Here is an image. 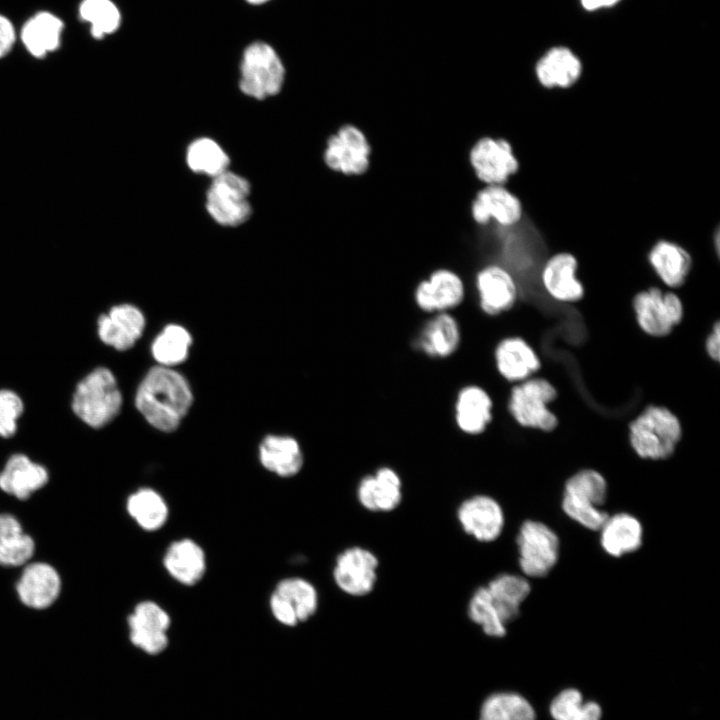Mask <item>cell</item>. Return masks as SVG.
<instances>
[{
	"label": "cell",
	"mask_w": 720,
	"mask_h": 720,
	"mask_svg": "<svg viewBox=\"0 0 720 720\" xmlns=\"http://www.w3.org/2000/svg\"><path fill=\"white\" fill-rule=\"evenodd\" d=\"M34 552V539L23 531L0 544V566H25L32 559Z\"/></svg>",
	"instance_id": "42"
},
{
	"label": "cell",
	"mask_w": 720,
	"mask_h": 720,
	"mask_svg": "<svg viewBox=\"0 0 720 720\" xmlns=\"http://www.w3.org/2000/svg\"><path fill=\"white\" fill-rule=\"evenodd\" d=\"M474 293L479 310L496 317L513 308L518 285L509 270L499 264H486L474 275Z\"/></svg>",
	"instance_id": "15"
},
{
	"label": "cell",
	"mask_w": 720,
	"mask_h": 720,
	"mask_svg": "<svg viewBox=\"0 0 720 720\" xmlns=\"http://www.w3.org/2000/svg\"><path fill=\"white\" fill-rule=\"evenodd\" d=\"M720 327L719 323L716 322L713 330L708 335L705 343V349L709 357L714 360H719V354H720Z\"/></svg>",
	"instance_id": "45"
},
{
	"label": "cell",
	"mask_w": 720,
	"mask_h": 720,
	"mask_svg": "<svg viewBox=\"0 0 720 720\" xmlns=\"http://www.w3.org/2000/svg\"><path fill=\"white\" fill-rule=\"evenodd\" d=\"M493 409V398L489 391L480 384L467 383L457 390L454 397V425L465 436H479L491 424Z\"/></svg>",
	"instance_id": "20"
},
{
	"label": "cell",
	"mask_w": 720,
	"mask_h": 720,
	"mask_svg": "<svg viewBox=\"0 0 720 720\" xmlns=\"http://www.w3.org/2000/svg\"><path fill=\"white\" fill-rule=\"evenodd\" d=\"M131 643L149 655L163 652L169 642L171 619L165 609L154 601L139 602L128 616Z\"/></svg>",
	"instance_id": "17"
},
{
	"label": "cell",
	"mask_w": 720,
	"mask_h": 720,
	"mask_svg": "<svg viewBox=\"0 0 720 720\" xmlns=\"http://www.w3.org/2000/svg\"><path fill=\"white\" fill-rule=\"evenodd\" d=\"M608 496L605 477L593 469H583L570 476L563 491V512L584 528L599 531L609 516L603 506Z\"/></svg>",
	"instance_id": "4"
},
{
	"label": "cell",
	"mask_w": 720,
	"mask_h": 720,
	"mask_svg": "<svg viewBox=\"0 0 720 720\" xmlns=\"http://www.w3.org/2000/svg\"><path fill=\"white\" fill-rule=\"evenodd\" d=\"M557 397L555 387L544 378H528L511 388L508 411L522 427L552 431L558 425L549 404Z\"/></svg>",
	"instance_id": "5"
},
{
	"label": "cell",
	"mask_w": 720,
	"mask_h": 720,
	"mask_svg": "<svg viewBox=\"0 0 720 720\" xmlns=\"http://www.w3.org/2000/svg\"><path fill=\"white\" fill-rule=\"evenodd\" d=\"M192 401V391L185 377L160 365L148 371L135 396L138 411L150 425L163 432L177 429Z\"/></svg>",
	"instance_id": "1"
},
{
	"label": "cell",
	"mask_w": 720,
	"mask_h": 720,
	"mask_svg": "<svg viewBox=\"0 0 720 720\" xmlns=\"http://www.w3.org/2000/svg\"><path fill=\"white\" fill-rule=\"evenodd\" d=\"M359 504L371 512H391L402 501V480L389 466L379 467L373 474L363 476L356 489Z\"/></svg>",
	"instance_id": "23"
},
{
	"label": "cell",
	"mask_w": 720,
	"mask_h": 720,
	"mask_svg": "<svg viewBox=\"0 0 720 720\" xmlns=\"http://www.w3.org/2000/svg\"><path fill=\"white\" fill-rule=\"evenodd\" d=\"M246 1L253 5H260V4L266 3L269 0H246Z\"/></svg>",
	"instance_id": "47"
},
{
	"label": "cell",
	"mask_w": 720,
	"mask_h": 720,
	"mask_svg": "<svg viewBox=\"0 0 720 720\" xmlns=\"http://www.w3.org/2000/svg\"><path fill=\"white\" fill-rule=\"evenodd\" d=\"M145 328V317L135 305L123 303L112 306L97 319V334L107 346L118 351L133 347Z\"/></svg>",
	"instance_id": "21"
},
{
	"label": "cell",
	"mask_w": 720,
	"mask_h": 720,
	"mask_svg": "<svg viewBox=\"0 0 720 720\" xmlns=\"http://www.w3.org/2000/svg\"><path fill=\"white\" fill-rule=\"evenodd\" d=\"M62 589V580L55 567L46 562H29L16 582V593L23 605L42 610L52 606Z\"/></svg>",
	"instance_id": "22"
},
{
	"label": "cell",
	"mask_w": 720,
	"mask_h": 720,
	"mask_svg": "<svg viewBox=\"0 0 720 720\" xmlns=\"http://www.w3.org/2000/svg\"><path fill=\"white\" fill-rule=\"evenodd\" d=\"M186 161L193 172L213 178L227 171L230 163L224 149L207 137L198 138L189 145Z\"/></svg>",
	"instance_id": "37"
},
{
	"label": "cell",
	"mask_w": 720,
	"mask_h": 720,
	"mask_svg": "<svg viewBox=\"0 0 720 720\" xmlns=\"http://www.w3.org/2000/svg\"><path fill=\"white\" fill-rule=\"evenodd\" d=\"M632 303L638 325L650 336L670 334L683 318L684 308L678 295L657 287L640 291Z\"/></svg>",
	"instance_id": "12"
},
{
	"label": "cell",
	"mask_w": 720,
	"mask_h": 720,
	"mask_svg": "<svg viewBox=\"0 0 720 720\" xmlns=\"http://www.w3.org/2000/svg\"><path fill=\"white\" fill-rule=\"evenodd\" d=\"M467 285L456 270L438 267L419 279L413 287L412 299L425 315L452 312L465 300Z\"/></svg>",
	"instance_id": "11"
},
{
	"label": "cell",
	"mask_w": 720,
	"mask_h": 720,
	"mask_svg": "<svg viewBox=\"0 0 720 720\" xmlns=\"http://www.w3.org/2000/svg\"><path fill=\"white\" fill-rule=\"evenodd\" d=\"M535 73L544 88L566 89L579 80L582 64L568 48L555 47L538 60Z\"/></svg>",
	"instance_id": "31"
},
{
	"label": "cell",
	"mask_w": 720,
	"mask_h": 720,
	"mask_svg": "<svg viewBox=\"0 0 720 720\" xmlns=\"http://www.w3.org/2000/svg\"><path fill=\"white\" fill-rule=\"evenodd\" d=\"M269 604L272 615L278 622L286 626H296L314 616L319 597L316 588L309 581L300 577H288L276 585Z\"/></svg>",
	"instance_id": "13"
},
{
	"label": "cell",
	"mask_w": 720,
	"mask_h": 720,
	"mask_svg": "<svg viewBox=\"0 0 720 720\" xmlns=\"http://www.w3.org/2000/svg\"><path fill=\"white\" fill-rule=\"evenodd\" d=\"M285 69L276 51L267 43L254 42L244 51L240 65V90L263 100L282 89Z\"/></svg>",
	"instance_id": "6"
},
{
	"label": "cell",
	"mask_w": 720,
	"mask_h": 720,
	"mask_svg": "<svg viewBox=\"0 0 720 720\" xmlns=\"http://www.w3.org/2000/svg\"><path fill=\"white\" fill-rule=\"evenodd\" d=\"M550 712L555 720H600L601 708L595 702L582 701L575 689L562 691L551 704Z\"/></svg>",
	"instance_id": "40"
},
{
	"label": "cell",
	"mask_w": 720,
	"mask_h": 720,
	"mask_svg": "<svg viewBox=\"0 0 720 720\" xmlns=\"http://www.w3.org/2000/svg\"><path fill=\"white\" fill-rule=\"evenodd\" d=\"M16 39L15 29L11 21L0 14V58L12 49Z\"/></svg>",
	"instance_id": "43"
},
{
	"label": "cell",
	"mask_w": 720,
	"mask_h": 720,
	"mask_svg": "<svg viewBox=\"0 0 720 720\" xmlns=\"http://www.w3.org/2000/svg\"><path fill=\"white\" fill-rule=\"evenodd\" d=\"M20 521L12 514L0 513V544L23 532Z\"/></svg>",
	"instance_id": "44"
},
{
	"label": "cell",
	"mask_w": 720,
	"mask_h": 720,
	"mask_svg": "<svg viewBox=\"0 0 720 720\" xmlns=\"http://www.w3.org/2000/svg\"><path fill=\"white\" fill-rule=\"evenodd\" d=\"M599 532L602 549L614 558L636 552L643 543L641 522L627 512L609 515Z\"/></svg>",
	"instance_id": "28"
},
{
	"label": "cell",
	"mask_w": 720,
	"mask_h": 720,
	"mask_svg": "<svg viewBox=\"0 0 720 720\" xmlns=\"http://www.w3.org/2000/svg\"><path fill=\"white\" fill-rule=\"evenodd\" d=\"M126 509L137 525L146 531L161 529L168 520L164 498L152 488H140L127 498Z\"/></svg>",
	"instance_id": "34"
},
{
	"label": "cell",
	"mask_w": 720,
	"mask_h": 720,
	"mask_svg": "<svg viewBox=\"0 0 720 720\" xmlns=\"http://www.w3.org/2000/svg\"><path fill=\"white\" fill-rule=\"evenodd\" d=\"M462 341L460 323L453 312L427 315L411 336L414 350L430 359L443 360L457 352Z\"/></svg>",
	"instance_id": "14"
},
{
	"label": "cell",
	"mask_w": 720,
	"mask_h": 720,
	"mask_svg": "<svg viewBox=\"0 0 720 720\" xmlns=\"http://www.w3.org/2000/svg\"><path fill=\"white\" fill-rule=\"evenodd\" d=\"M516 545L518 564L526 578L546 577L559 560V537L541 521H524L519 528Z\"/></svg>",
	"instance_id": "7"
},
{
	"label": "cell",
	"mask_w": 720,
	"mask_h": 720,
	"mask_svg": "<svg viewBox=\"0 0 720 720\" xmlns=\"http://www.w3.org/2000/svg\"><path fill=\"white\" fill-rule=\"evenodd\" d=\"M648 261L659 279L670 288L682 286L693 265L688 250L666 239L653 244L648 253Z\"/></svg>",
	"instance_id": "29"
},
{
	"label": "cell",
	"mask_w": 720,
	"mask_h": 720,
	"mask_svg": "<svg viewBox=\"0 0 720 720\" xmlns=\"http://www.w3.org/2000/svg\"><path fill=\"white\" fill-rule=\"evenodd\" d=\"M24 409V401L16 391L0 389V438L8 439L16 434Z\"/></svg>",
	"instance_id": "41"
},
{
	"label": "cell",
	"mask_w": 720,
	"mask_h": 720,
	"mask_svg": "<svg viewBox=\"0 0 720 720\" xmlns=\"http://www.w3.org/2000/svg\"><path fill=\"white\" fill-rule=\"evenodd\" d=\"M378 567L379 560L372 551L352 546L338 554L332 575L342 592L353 597H363L373 591Z\"/></svg>",
	"instance_id": "16"
},
{
	"label": "cell",
	"mask_w": 720,
	"mask_h": 720,
	"mask_svg": "<svg viewBox=\"0 0 720 720\" xmlns=\"http://www.w3.org/2000/svg\"><path fill=\"white\" fill-rule=\"evenodd\" d=\"M49 481L47 468L24 453H15L0 471V490L19 500H26Z\"/></svg>",
	"instance_id": "25"
},
{
	"label": "cell",
	"mask_w": 720,
	"mask_h": 720,
	"mask_svg": "<svg viewBox=\"0 0 720 720\" xmlns=\"http://www.w3.org/2000/svg\"><path fill=\"white\" fill-rule=\"evenodd\" d=\"M535 711L526 698L514 692H495L481 703L478 720H535Z\"/></svg>",
	"instance_id": "35"
},
{
	"label": "cell",
	"mask_w": 720,
	"mask_h": 720,
	"mask_svg": "<svg viewBox=\"0 0 720 720\" xmlns=\"http://www.w3.org/2000/svg\"><path fill=\"white\" fill-rule=\"evenodd\" d=\"M371 155L366 133L354 123H344L327 138L323 161L335 173L362 176L370 169Z\"/></svg>",
	"instance_id": "8"
},
{
	"label": "cell",
	"mask_w": 720,
	"mask_h": 720,
	"mask_svg": "<svg viewBox=\"0 0 720 720\" xmlns=\"http://www.w3.org/2000/svg\"><path fill=\"white\" fill-rule=\"evenodd\" d=\"M681 436L678 417L662 406H648L629 426V441L634 452L647 460H665L672 456Z\"/></svg>",
	"instance_id": "3"
},
{
	"label": "cell",
	"mask_w": 720,
	"mask_h": 720,
	"mask_svg": "<svg viewBox=\"0 0 720 720\" xmlns=\"http://www.w3.org/2000/svg\"><path fill=\"white\" fill-rule=\"evenodd\" d=\"M250 184L244 177L225 171L213 178L206 194V209L215 222L234 227L251 215Z\"/></svg>",
	"instance_id": "9"
},
{
	"label": "cell",
	"mask_w": 720,
	"mask_h": 720,
	"mask_svg": "<svg viewBox=\"0 0 720 720\" xmlns=\"http://www.w3.org/2000/svg\"><path fill=\"white\" fill-rule=\"evenodd\" d=\"M468 162L483 185H506L518 173L520 162L510 141L503 137H479L468 151Z\"/></svg>",
	"instance_id": "10"
},
{
	"label": "cell",
	"mask_w": 720,
	"mask_h": 720,
	"mask_svg": "<svg viewBox=\"0 0 720 720\" xmlns=\"http://www.w3.org/2000/svg\"><path fill=\"white\" fill-rule=\"evenodd\" d=\"M262 466L284 478L298 474L304 465V455L299 442L290 436L268 435L259 446Z\"/></svg>",
	"instance_id": "30"
},
{
	"label": "cell",
	"mask_w": 720,
	"mask_h": 720,
	"mask_svg": "<svg viewBox=\"0 0 720 720\" xmlns=\"http://www.w3.org/2000/svg\"><path fill=\"white\" fill-rule=\"evenodd\" d=\"M468 616L489 637L502 638L507 633V625L501 619L486 586L473 592L468 603Z\"/></svg>",
	"instance_id": "39"
},
{
	"label": "cell",
	"mask_w": 720,
	"mask_h": 720,
	"mask_svg": "<svg viewBox=\"0 0 720 720\" xmlns=\"http://www.w3.org/2000/svg\"><path fill=\"white\" fill-rule=\"evenodd\" d=\"M493 356L499 375L512 383L530 378L541 366L535 350L519 336L501 339L494 349Z\"/></svg>",
	"instance_id": "26"
},
{
	"label": "cell",
	"mask_w": 720,
	"mask_h": 720,
	"mask_svg": "<svg viewBox=\"0 0 720 720\" xmlns=\"http://www.w3.org/2000/svg\"><path fill=\"white\" fill-rule=\"evenodd\" d=\"M79 16L90 24V33L95 39L114 33L121 23L120 11L111 0H83Z\"/></svg>",
	"instance_id": "38"
},
{
	"label": "cell",
	"mask_w": 720,
	"mask_h": 720,
	"mask_svg": "<svg viewBox=\"0 0 720 720\" xmlns=\"http://www.w3.org/2000/svg\"><path fill=\"white\" fill-rule=\"evenodd\" d=\"M168 574L183 585L193 586L206 572V556L194 540L183 538L172 542L163 557Z\"/></svg>",
	"instance_id": "27"
},
{
	"label": "cell",
	"mask_w": 720,
	"mask_h": 720,
	"mask_svg": "<svg viewBox=\"0 0 720 720\" xmlns=\"http://www.w3.org/2000/svg\"><path fill=\"white\" fill-rule=\"evenodd\" d=\"M523 212L522 201L506 185H483L470 205L473 222L481 226L495 222L509 228L522 220Z\"/></svg>",
	"instance_id": "18"
},
{
	"label": "cell",
	"mask_w": 720,
	"mask_h": 720,
	"mask_svg": "<svg viewBox=\"0 0 720 720\" xmlns=\"http://www.w3.org/2000/svg\"><path fill=\"white\" fill-rule=\"evenodd\" d=\"M63 28L59 17L41 11L25 22L20 36L27 51L36 58H42L59 48Z\"/></svg>",
	"instance_id": "32"
},
{
	"label": "cell",
	"mask_w": 720,
	"mask_h": 720,
	"mask_svg": "<svg viewBox=\"0 0 720 720\" xmlns=\"http://www.w3.org/2000/svg\"><path fill=\"white\" fill-rule=\"evenodd\" d=\"M191 344V335L184 327L169 324L154 339L152 354L160 366L171 368L186 360Z\"/></svg>",
	"instance_id": "36"
},
{
	"label": "cell",
	"mask_w": 720,
	"mask_h": 720,
	"mask_svg": "<svg viewBox=\"0 0 720 720\" xmlns=\"http://www.w3.org/2000/svg\"><path fill=\"white\" fill-rule=\"evenodd\" d=\"M457 519L467 535L482 543L497 540L505 526V515L499 502L483 494L465 499L457 509Z\"/></svg>",
	"instance_id": "19"
},
{
	"label": "cell",
	"mask_w": 720,
	"mask_h": 720,
	"mask_svg": "<svg viewBox=\"0 0 720 720\" xmlns=\"http://www.w3.org/2000/svg\"><path fill=\"white\" fill-rule=\"evenodd\" d=\"M578 261L570 252L551 255L541 270V282L547 294L562 303H575L583 298L584 287L577 278Z\"/></svg>",
	"instance_id": "24"
},
{
	"label": "cell",
	"mask_w": 720,
	"mask_h": 720,
	"mask_svg": "<svg viewBox=\"0 0 720 720\" xmlns=\"http://www.w3.org/2000/svg\"><path fill=\"white\" fill-rule=\"evenodd\" d=\"M122 393L113 372L96 367L76 384L71 401L75 416L93 429L111 423L122 407Z\"/></svg>",
	"instance_id": "2"
},
{
	"label": "cell",
	"mask_w": 720,
	"mask_h": 720,
	"mask_svg": "<svg viewBox=\"0 0 720 720\" xmlns=\"http://www.w3.org/2000/svg\"><path fill=\"white\" fill-rule=\"evenodd\" d=\"M486 588L506 625L520 615L521 605L531 592V585L525 576L511 573L497 575Z\"/></svg>",
	"instance_id": "33"
},
{
	"label": "cell",
	"mask_w": 720,
	"mask_h": 720,
	"mask_svg": "<svg viewBox=\"0 0 720 720\" xmlns=\"http://www.w3.org/2000/svg\"><path fill=\"white\" fill-rule=\"evenodd\" d=\"M618 0H581L584 8L588 10H594L602 6H610L616 3Z\"/></svg>",
	"instance_id": "46"
}]
</instances>
